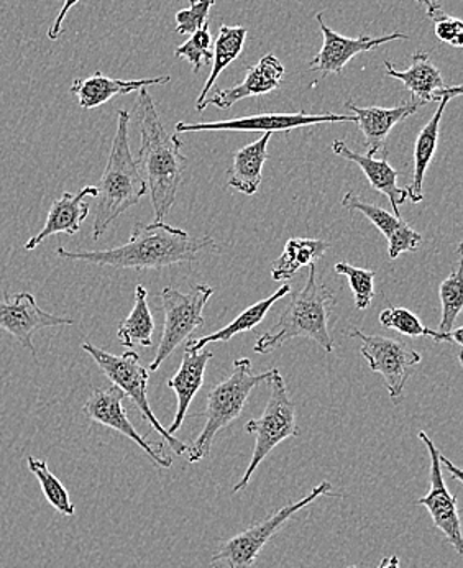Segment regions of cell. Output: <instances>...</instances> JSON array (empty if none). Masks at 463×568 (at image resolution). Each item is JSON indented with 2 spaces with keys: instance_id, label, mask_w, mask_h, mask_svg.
<instances>
[{
  "instance_id": "obj_28",
  "label": "cell",
  "mask_w": 463,
  "mask_h": 568,
  "mask_svg": "<svg viewBox=\"0 0 463 568\" xmlns=\"http://www.w3.org/2000/svg\"><path fill=\"white\" fill-rule=\"evenodd\" d=\"M246 40L245 27H231L221 26L219 29L218 39H215L214 53H212V71L209 74V80L205 81L204 88H202L201 94H199L198 102H195V109L201 108L202 102L208 98L211 89L214 88L215 81L221 77L222 71L225 68L231 67L233 61L242 53L243 44Z\"/></svg>"
},
{
  "instance_id": "obj_40",
  "label": "cell",
  "mask_w": 463,
  "mask_h": 568,
  "mask_svg": "<svg viewBox=\"0 0 463 568\" xmlns=\"http://www.w3.org/2000/svg\"><path fill=\"white\" fill-rule=\"evenodd\" d=\"M382 568H400V559L397 556L390 557V559L383 560Z\"/></svg>"
},
{
  "instance_id": "obj_38",
  "label": "cell",
  "mask_w": 463,
  "mask_h": 568,
  "mask_svg": "<svg viewBox=\"0 0 463 568\" xmlns=\"http://www.w3.org/2000/svg\"><path fill=\"white\" fill-rule=\"evenodd\" d=\"M79 0H64L63 7H61L60 13H58L57 20H54L51 29L48 30V39L51 41H57L60 39L61 32H63V22L67 19L68 12L73 9Z\"/></svg>"
},
{
  "instance_id": "obj_20",
  "label": "cell",
  "mask_w": 463,
  "mask_h": 568,
  "mask_svg": "<svg viewBox=\"0 0 463 568\" xmlns=\"http://www.w3.org/2000/svg\"><path fill=\"white\" fill-rule=\"evenodd\" d=\"M212 358H214V352L205 351V348H201V351L187 348L184 351L180 369L168 382V388L173 389L178 398L177 414H174L173 423L167 429L168 433H178L183 426L184 417H187L194 396L204 385L205 368Z\"/></svg>"
},
{
  "instance_id": "obj_27",
  "label": "cell",
  "mask_w": 463,
  "mask_h": 568,
  "mask_svg": "<svg viewBox=\"0 0 463 568\" xmlns=\"http://www.w3.org/2000/svg\"><path fill=\"white\" fill-rule=\"evenodd\" d=\"M147 297H149V291L143 284H139L135 290L132 313L123 323H120L119 331H117L120 344L129 351L135 348L137 345L145 348L153 345L154 321Z\"/></svg>"
},
{
  "instance_id": "obj_3",
  "label": "cell",
  "mask_w": 463,
  "mask_h": 568,
  "mask_svg": "<svg viewBox=\"0 0 463 568\" xmlns=\"http://www.w3.org/2000/svg\"><path fill=\"white\" fill-rule=\"evenodd\" d=\"M335 306V294L319 282L314 263L308 266V282L294 294L278 321L276 327L269 334H263L256 341L253 351L265 355L283 347L286 342L296 337L311 338L321 345L328 354L334 352L329 324H331L332 307Z\"/></svg>"
},
{
  "instance_id": "obj_9",
  "label": "cell",
  "mask_w": 463,
  "mask_h": 568,
  "mask_svg": "<svg viewBox=\"0 0 463 568\" xmlns=\"http://www.w3.org/2000/svg\"><path fill=\"white\" fill-rule=\"evenodd\" d=\"M331 481H322L318 487L312 488V491L309 493L308 496H304L303 499H300V501L284 506V508L271 515L265 521L259 523V525L236 534L232 539L225 540L221 549L218 550V554L212 556V564L224 562L229 568L252 567L255 560L259 559L263 547L270 542L271 537H273L278 530L286 525L288 519L293 518L298 511L306 508V506L315 501L319 496L331 495Z\"/></svg>"
},
{
  "instance_id": "obj_10",
  "label": "cell",
  "mask_w": 463,
  "mask_h": 568,
  "mask_svg": "<svg viewBox=\"0 0 463 568\" xmlns=\"http://www.w3.org/2000/svg\"><path fill=\"white\" fill-rule=\"evenodd\" d=\"M349 335L362 341L360 354L369 362L372 372L383 376L387 395L393 402H397L403 395L404 385L410 379L414 366L420 365L423 361L420 352L413 351L393 338L365 334L360 328H353Z\"/></svg>"
},
{
  "instance_id": "obj_8",
  "label": "cell",
  "mask_w": 463,
  "mask_h": 568,
  "mask_svg": "<svg viewBox=\"0 0 463 568\" xmlns=\"http://www.w3.org/2000/svg\"><path fill=\"white\" fill-rule=\"evenodd\" d=\"M214 290L209 284H194L190 293H181L174 287H164L160 293L164 313V328L158 345L157 357L150 369L157 372L163 362L188 341L199 327L204 325V307Z\"/></svg>"
},
{
  "instance_id": "obj_21",
  "label": "cell",
  "mask_w": 463,
  "mask_h": 568,
  "mask_svg": "<svg viewBox=\"0 0 463 568\" xmlns=\"http://www.w3.org/2000/svg\"><path fill=\"white\" fill-rule=\"evenodd\" d=\"M348 108L355 115V123L359 125L360 132L365 136L366 153L375 156L376 153L385 150V143L391 130L411 118L420 111L421 105L411 101L406 104L397 105V108H359L349 101Z\"/></svg>"
},
{
  "instance_id": "obj_1",
  "label": "cell",
  "mask_w": 463,
  "mask_h": 568,
  "mask_svg": "<svg viewBox=\"0 0 463 568\" xmlns=\"http://www.w3.org/2000/svg\"><path fill=\"white\" fill-rule=\"evenodd\" d=\"M218 250L214 239L193 237L183 229L173 227L167 222L137 224L125 245L109 250L58 248L60 258L112 266L119 270H163L178 263L195 262L204 253Z\"/></svg>"
},
{
  "instance_id": "obj_7",
  "label": "cell",
  "mask_w": 463,
  "mask_h": 568,
  "mask_svg": "<svg viewBox=\"0 0 463 568\" xmlns=\"http://www.w3.org/2000/svg\"><path fill=\"white\" fill-rule=\"evenodd\" d=\"M85 354L91 355L92 361L98 364L105 376L114 383L117 388L122 389L123 395L132 399L133 405L142 414L143 419L163 437L164 443L170 444L174 455H183L187 452V444L168 433L160 420L154 416L152 407H150L149 396H147V386H149V369L140 365V357L137 352L127 351L122 355H112L95 345L84 342L81 345Z\"/></svg>"
},
{
  "instance_id": "obj_25",
  "label": "cell",
  "mask_w": 463,
  "mask_h": 568,
  "mask_svg": "<svg viewBox=\"0 0 463 568\" xmlns=\"http://www.w3.org/2000/svg\"><path fill=\"white\" fill-rule=\"evenodd\" d=\"M290 284H283V286H281L276 293L271 294V296L265 297V300L259 301V303L253 304V306L246 307V310L243 311L240 316H236L231 324L219 328V331L214 332V334L193 338V341H188L187 348L201 351V348H204L205 345L215 344V342H229L231 338L235 337L236 334H243V332L253 331L256 325L265 320V316L269 314L271 306H273L276 301H280L281 297L290 294Z\"/></svg>"
},
{
  "instance_id": "obj_41",
  "label": "cell",
  "mask_w": 463,
  "mask_h": 568,
  "mask_svg": "<svg viewBox=\"0 0 463 568\" xmlns=\"http://www.w3.org/2000/svg\"><path fill=\"white\" fill-rule=\"evenodd\" d=\"M383 560H385V559H383ZM383 560H382V562H380V566H379V567H376V568H382V566H383ZM348 568H356V567H353V566H352V567H348Z\"/></svg>"
},
{
  "instance_id": "obj_43",
  "label": "cell",
  "mask_w": 463,
  "mask_h": 568,
  "mask_svg": "<svg viewBox=\"0 0 463 568\" xmlns=\"http://www.w3.org/2000/svg\"><path fill=\"white\" fill-rule=\"evenodd\" d=\"M190 2H191V3H193V2H194V0H190Z\"/></svg>"
},
{
  "instance_id": "obj_30",
  "label": "cell",
  "mask_w": 463,
  "mask_h": 568,
  "mask_svg": "<svg viewBox=\"0 0 463 568\" xmlns=\"http://www.w3.org/2000/svg\"><path fill=\"white\" fill-rule=\"evenodd\" d=\"M457 255V266H455L451 276L445 278L441 287H439V296H441L442 304V317L439 332H451L463 310L462 244L459 245Z\"/></svg>"
},
{
  "instance_id": "obj_37",
  "label": "cell",
  "mask_w": 463,
  "mask_h": 568,
  "mask_svg": "<svg viewBox=\"0 0 463 568\" xmlns=\"http://www.w3.org/2000/svg\"><path fill=\"white\" fill-rule=\"evenodd\" d=\"M387 241V255H390L391 260L397 258L401 253L414 252V250L420 248L423 245V237L421 234H417L414 229H411L406 222L401 221V224L397 225L396 231L391 234Z\"/></svg>"
},
{
  "instance_id": "obj_39",
  "label": "cell",
  "mask_w": 463,
  "mask_h": 568,
  "mask_svg": "<svg viewBox=\"0 0 463 568\" xmlns=\"http://www.w3.org/2000/svg\"><path fill=\"white\" fill-rule=\"evenodd\" d=\"M439 462H441V464H444L445 467H447V470L451 471L452 475H454L455 480L463 481L461 468L455 467V465L452 464V462H449L447 458H445L444 455L441 454V452H439Z\"/></svg>"
},
{
  "instance_id": "obj_32",
  "label": "cell",
  "mask_w": 463,
  "mask_h": 568,
  "mask_svg": "<svg viewBox=\"0 0 463 568\" xmlns=\"http://www.w3.org/2000/svg\"><path fill=\"white\" fill-rule=\"evenodd\" d=\"M334 272L338 275L345 276L353 291V300H355V307L359 311H365L372 304L375 297V290H373V282H375V272L372 270L356 268L350 263L341 262L334 266Z\"/></svg>"
},
{
  "instance_id": "obj_33",
  "label": "cell",
  "mask_w": 463,
  "mask_h": 568,
  "mask_svg": "<svg viewBox=\"0 0 463 568\" xmlns=\"http://www.w3.org/2000/svg\"><path fill=\"white\" fill-rule=\"evenodd\" d=\"M342 205H344L348 211L360 212V214L365 215L386 239L391 237V234L396 231L397 225L403 221V219L390 214V212L379 207V205L365 203V201L360 200L356 194H353L352 191L345 194L344 200H342Z\"/></svg>"
},
{
  "instance_id": "obj_35",
  "label": "cell",
  "mask_w": 463,
  "mask_h": 568,
  "mask_svg": "<svg viewBox=\"0 0 463 568\" xmlns=\"http://www.w3.org/2000/svg\"><path fill=\"white\" fill-rule=\"evenodd\" d=\"M429 19L434 22L435 37L444 43L461 48L463 44V22L461 19L449 16L437 0H427L425 3Z\"/></svg>"
},
{
  "instance_id": "obj_13",
  "label": "cell",
  "mask_w": 463,
  "mask_h": 568,
  "mask_svg": "<svg viewBox=\"0 0 463 568\" xmlns=\"http://www.w3.org/2000/svg\"><path fill=\"white\" fill-rule=\"evenodd\" d=\"M73 324H77L73 320L54 316L41 310L32 293H17L10 296L6 291L3 300L0 301V328L16 337L27 351L32 352L33 357L37 355L33 345L36 332Z\"/></svg>"
},
{
  "instance_id": "obj_5",
  "label": "cell",
  "mask_w": 463,
  "mask_h": 568,
  "mask_svg": "<svg viewBox=\"0 0 463 568\" xmlns=\"http://www.w3.org/2000/svg\"><path fill=\"white\" fill-rule=\"evenodd\" d=\"M276 372L278 369L273 368L269 372L253 373L249 358L233 362L231 375L219 385L212 386L209 392L204 429L183 454L188 464H198L209 457L215 436L242 416L250 393L262 383H269Z\"/></svg>"
},
{
  "instance_id": "obj_36",
  "label": "cell",
  "mask_w": 463,
  "mask_h": 568,
  "mask_svg": "<svg viewBox=\"0 0 463 568\" xmlns=\"http://www.w3.org/2000/svg\"><path fill=\"white\" fill-rule=\"evenodd\" d=\"M215 0H198L191 3L190 9L177 12L178 36H193L204 23H208L209 12L214 7Z\"/></svg>"
},
{
  "instance_id": "obj_31",
  "label": "cell",
  "mask_w": 463,
  "mask_h": 568,
  "mask_svg": "<svg viewBox=\"0 0 463 568\" xmlns=\"http://www.w3.org/2000/svg\"><path fill=\"white\" fill-rule=\"evenodd\" d=\"M27 464H29L30 471H32L37 480H39L41 491H43L44 498L50 503L51 508L57 509L60 515L74 516V505L71 503L70 493H68L63 484L51 474L47 460L29 457L27 458Z\"/></svg>"
},
{
  "instance_id": "obj_42",
  "label": "cell",
  "mask_w": 463,
  "mask_h": 568,
  "mask_svg": "<svg viewBox=\"0 0 463 568\" xmlns=\"http://www.w3.org/2000/svg\"><path fill=\"white\" fill-rule=\"evenodd\" d=\"M416 2L424 3L425 6V3H427V0H416Z\"/></svg>"
},
{
  "instance_id": "obj_12",
  "label": "cell",
  "mask_w": 463,
  "mask_h": 568,
  "mask_svg": "<svg viewBox=\"0 0 463 568\" xmlns=\"http://www.w3.org/2000/svg\"><path fill=\"white\" fill-rule=\"evenodd\" d=\"M420 439L427 447L431 455V488L427 495L417 499L416 505L424 506L432 518V525L435 526L445 537L451 546L463 554V536L461 515H459V503L454 495H451L445 487L444 475H442L441 462H439V448L434 446L427 434L421 430Z\"/></svg>"
},
{
  "instance_id": "obj_34",
  "label": "cell",
  "mask_w": 463,
  "mask_h": 568,
  "mask_svg": "<svg viewBox=\"0 0 463 568\" xmlns=\"http://www.w3.org/2000/svg\"><path fill=\"white\" fill-rule=\"evenodd\" d=\"M211 43L212 37L209 32V23H204L198 32L190 37L187 43L180 44L174 50V57L187 58L193 64L194 73H199L202 68L212 63V51L209 50Z\"/></svg>"
},
{
  "instance_id": "obj_22",
  "label": "cell",
  "mask_w": 463,
  "mask_h": 568,
  "mask_svg": "<svg viewBox=\"0 0 463 568\" xmlns=\"http://www.w3.org/2000/svg\"><path fill=\"white\" fill-rule=\"evenodd\" d=\"M170 77L153 78V80L123 81L104 77L101 71H95L92 77L85 80H77L71 84V94L77 95L79 108L95 109L99 105L108 104L115 95L130 94L150 85L168 84Z\"/></svg>"
},
{
  "instance_id": "obj_15",
  "label": "cell",
  "mask_w": 463,
  "mask_h": 568,
  "mask_svg": "<svg viewBox=\"0 0 463 568\" xmlns=\"http://www.w3.org/2000/svg\"><path fill=\"white\" fill-rule=\"evenodd\" d=\"M315 19H318L322 36H324V44H322L321 51L315 54L314 60L311 61V70L318 71L324 77L342 74L349 61L356 54L376 50V48L390 43V41L410 40V36H406V33H390V36L376 37V39L366 36L359 37V39H349V37L339 36L338 32L329 29L322 13H318Z\"/></svg>"
},
{
  "instance_id": "obj_2",
  "label": "cell",
  "mask_w": 463,
  "mask_h": 568,
  "mask_svg": "<svg viewBox=\"0 0 463 568\" xmlns=\"http://www.w3.org/2000/svg\"><path fill=\"white\" fill-rule=\"evenodd\" d=\"M139 92L137 114L140 121V150L137 164L149 187L154 222H164L183 184L188 160L181 153L183 142L168 133L161 123L152 95L147 89Z\"/></svg>"
},
{
  "instance_id": "obj_17",
  "label": "cell",
  "mask_w": 463,
  "mask_h": 568,
  "mask_svg": "<svg viewBox=\"0 0 463 568\" xmlns=\"http://www.w3.org/2000/svg\"><path fill=\"white\" fill-rule=\"evenodd\" d=\"M284 78V67L273 54L263 57L255 67H250L246 77L240 84L229 89H219L211 98H205L199 112H204L208 105L219 109H231L233 104L253 95L270 94L280 88Z\"/></svg>"
},
{
  "instance_id": "obj_14",
  "label": "cell",
  "mask_w": 463,
  "mask_h": 568,
  "mask_svg": "<svg viewBox=\"0 0 463 568\" xmlns=\"http://www.w3.org/2000/svg\"><path fill=\"white\" fill-rule=\"evenodd\" d=\"M123 399H125V395H123L122 389L117 388V386H111V388L105 389H95V392H92V395L89 396L84 407H82V413H84L92 423L101 424V426L117 430V433L122 434L127 439L132 440L137 446L143 448L158 467L170 468L171 458L163 454V447L158 446L154 448L150 446L145 437L137 433L135 427H133L129 416H127Z\"/></svg>"
},
{
  "instance_id": "obj_16",
  "label": "cell",
  "mask_w": 463,
  "mask_h": 568,
  "mask_svg": "<svg viewBox=\"0 0 463 568\" xmlns=\"http://www.w3.org/2000/svg\"><path fill=\"white\" fill-rule=\"evenodd\" d=\"M387 77L401 81L404 88L413 95V101L420 105L441 101L442 98H459L462 95V85H447L441 71L432 64L431 58L424 51H416L406 71H397L391 61H385Z\"/></svg>"
},
{
  "instance_id": "obj_23",
  "label": "cell",
  "mask_w": 463,
  "mask_h": 568,
  "mask_svg": "<svg viewBox=\"0 0 463 568\" xmlns=\"http://www.w3.org/2000/svg\"><path fill=\"white\" fill-rule=\"evenodd\" d=\"M273 133H263L262 139L233 153L232 166L228 170V186L246 196L259 193L262 184L263 164L269 160V143Z\"/></svg>"
},
{
  "instance_id": "obj_29",
  "label": "cell",
  "mask_w": 463,
  "mask_h": 568,
  "mask_svg": "<svg viewBox=\"0 0 463 568\" xmlns=\"http://www.w3.org/2000/svg\"><path fill=\"white\" fill-rule=\"evenodd\" d=\"M380 324L391 331L400 332L406 337H424L432 338L434 342H455L459 348H462V327L451 332L432 331L421 323L416 314L411 313L404 307H387L380 314Z\"/></svg>"
},
{
  "instance_id": "obj_4",
  "label": "cell",
  "mask_w": 463,
  "mask_h": 568,
  "mask_svg": "<svg viewBox=\"0 0 463 568\" xmlns=\"http://www.w3.org/2000/svg\"><path fill=\"white\" fill-rule=\"evenodd\" d=\"M130 114L119 111L117 132L112 140L108 166L98 186V207H95L92 239L99 241L109 225L132 205L140 203L149 193L145 178L140 173L139 164L133 159L129 139Z\"/></svg>"
},
{
  "instance_id": "obj_11",
  "label": "cell",
  "mask_w": 463,
  "mask_h": 568,
  "mask_svg": "<svg viewBox=\"0 0 463 568\" xmlns=\"http://www.w3.org/2000/svg\"><path fill=\"white\" fill-rule=\"evenodd\" d=\"M355 122L353 114H308L306 111L296 112V114H260L249 115V118L232 119V121L205 122V123H184L177 125L178 133L204 132V130H224V132H290V130L301 129V126L321 125V123Z\"/></svg>"
},
{
  "instance_id": "obj_6",
  "label": "cell",
  "mask_w": 463,
  "mask_h": 568,
  "mask_svg": "<svg viewBox=\"0 0 463 568\" xmlns=\"http://www.w3.org/2000/svg\"><path fill=\"white\" fill-rule=\"evenodd\" d=\"M269 383L270 398L265 410H263V416L245 424L246 433L256 436L255 447H253L252 460H250L245 474L232 489L233 495L246 488L259 465L269 457L274 447L280 446L281 443L291 439V437L300 436L296 424V407L291 403L283 376L280 375V372H276L271 376Z\"/></svg>"
},
{
  "instance_id": "obj_18",
  "label": "cell",
  "mask_w": 463,
  "mask_h": 568,
  "mask_svg": "<svg viewBox=\"0 0 463 568\" xmlns=\"http://www.w3.org/2000/svg\"><path fill=\"white\" fill-rule=\"evenodd\" d=\"M85 197H98V186H85L78 194L63 193L60 200L54 201L48 212L43 229L30 239L26 250L39 248L51 235L67 234L74 235L81 231V225L88 219L89 204L84 203Z\"/></svg>"
},
{
  "instance_id": "obj_26",
  "label": "cell",
  "mask_w": 463,
  "mask_h": 568,
  "mask_svg": "<svg viewBox=\"0 0 463 568\" xmlns=\"http://www.w3.org/2000/svg\"><path fill=\"white\" fill-rule=\"evenodd\" d=\"M328 242L315 239H291L284 245V252L271 266V276L274 282H288L301 268L318 262L328 253Z\"/></svg>"
},
{
  "instance_id": "obj_24",
  "label": "cell",
  "mask_w": 463,
  "mask_h": 568,
  "mask_svg": "<svg viewBox=\"0 0 463 568\" xmlns=\"http://www.w3.org/2000/svg\"><path fill=\"white\" fill-rule=\"evenodd\" d=\"M451 101L452 98H449V95L439 101L437 111H435L431 121L425 123L423 129H421L420 135H417L416 145H414L413 181L406 187L407 197H410L411 203L417 204L424 200L425 173H427V168L431 166L432 160H434L439 132H441L442 115H444L445 108H447Z\"/></svg>"
},
{
  "instance_id": "obj_19",
  "label": "cell",
  "mask_w": 463,
  "mask_h": 568,
  "mask_svg": "<svg viewBox=\"0 0 463 568\" xmlns=\"http://www.w3.org/2000/svg\"><path fill=\"white\" fill-rule=\"evenodd\" d=\"M332 152L341 159L348 160V162L359 164L365 173L370 186L386 196L391 207H393V214L401 217L400 207L406 203L407 190L397 186V171L387 162L386 150L385 155L376 160L375 156L369 155V153L353 152L349 149L348 143L335 140V142H332Z\"/></svg>"
}]
</instances>
